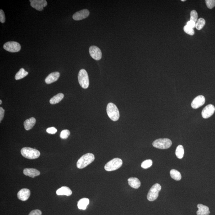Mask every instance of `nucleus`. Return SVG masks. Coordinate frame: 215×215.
<instances>
[{"instance_id": "f257e3e1", "label": "nucleus", "mask_w": 215, "mask_h": 215, "mask_svg": "<svg viewBox=\"0 0 215 215\" xmlns=\"http://www.w3.org/2000/svg\"><path fill=\"white\" fill-rule=\"evenodd\" d=\"M95 157L91 153H88L83 155L78 160L76 163L78 168L82 169L92 163L95 160Z\"/></svg>"}, {"instance_id": "f03ea898", "label": "nucleus", "mask_w": 215, "mask_h": 215, "mask_svg": "<svg viewBox=\"0 0 215 215\" xmlns=\"http://www.w3.org/2000/svg\"><path fill=\"white\" fill-rule=\"evenodd\" d=\"M22 155L28 159H34L40 156V153L36 149L29 147L23 148L21 150Z\"/></svg>"}, {"instance_id": "7ed1b4c3", "label": "nucleus", "mask_w": 215, "mask_h": 215, "mask_svg": "<svg viewBox=\"0 0 215 215\" xmlns=\"http://www.w3.org/2000/svg\"><path fill=\"white\" fill-rule=\"evenodd\" d=\"M107 111L109 117L112 121H116L119 118V112L116 105L112 103H108L107 107Z\"/></svg>"}, {"instance_id": "20e7f679", "label": "nucleus", "mask_w": 215, "mask_h": 215, "mask_svg": "<svg viewBox=\"0 0 215 215\" xmlns=\"http://www.w3.org/2000/svg\"><path fill=\"white\" fill-rule=\"evenodd\" d=\"M79 83L83 88L87 89L89 87V80L88 73L84 69L80 70L78 75Z\"/></svg>"}, {"instance_id": "39448f33", "label": "nucleus", "mask_w": 215, "mask_h": 215, "mask_svg": "<svg viewBox=\"0 0 215 215\" xmlns=\"http://www.w3.org/2000/svg\"><path fill=\"white\" fill-rule=\"evenodd\" d=\"M122 163L123 162L120 158H114L106 164L104 169L107 171H114L119 168L122 166Z\"/></svg>"}, {"instance_id": "423d86ee", "label": "nucleus", "mask_w": 215, "mask_h": 215, "mask_svg": "<svg viewBox=\"0 0 215 215\" xmlns=\"http://www.w3.org/2000/svg\"><path fill=\"white\" fill-rule=\"evenodd\" d=\"M172 144L171 141L167 138L156 139L153 143V146L154 147L162 150L169 148Z\"/></svg>"}, {"instance_id": "0eeeda50", "label": "nucleus", "mask_w": 215, "mask_h": 215, "mask_svg": "<svg viewBox=\"0 0 215 215\" xmlns=\"http://www.w3.org/2000/svg\"><path fill=\"white\" fill-rule=\"evenodd\" d=\"M161 189V187L159 184L157 183L153 185L148 193V200L150 201H154L157 199L158 196V193Z\"/></svg>"}, {"instance_id": "6e6552de", "label": "nucleus", "mask_w": 215, "mask_h": 215, "mask_svg": "<svg viewBox=\"0 0 215 215\" xmlns=\"http://www.w3.org/2000/svg\"><path fill=\"white\" fill-rule=\"evenodd\" d=\"M4 49L8 52L14 53L18 52L21 49V45L19 43L16 41H8L5 43L3 46Z\"/></svg>"}, {"instance_id": "1a4fd4ad", "label": "nucleus", "mask_w": 215, "mask_h": 215, "mask_svg": "<svg viewBox=\"0 0 215 215\" xmlns=\"http://www.w3.org/2000/svg\"><path fill=\"white\" fill-rule=\"evenodd\" d=\"M29 1L31 6L39 11L42 10L46 6L48 5L45 0H31Z\"/></svg>"}, {"instance_id": "9d476101", "label": "nucleus", "mask_w": 215, "mask_h": 215, "mask_svg": "<svg viewBox=\"0 0 215 215\" xmlns=\"http://www.w3.org/2000/svg\"><path fill=\"white\" fill-rule=\"evenodd\" d=\"M89 52L91 57L94 60L98 61L101 59L102 56L101 51L98 47L94 45L90 47Z\"/></svg>"}, {"instance_id": "9b49d317", "label": "nucleus", "mask_w": 215, "mask_h": 215, "mask_svg": "<svg viewBox=\"0 0 215 215\" xmlns=\"http://www.w3.org/2000/svg\"><path fill=\"white\" fill-rule=\"evenodd\" d=\"M215 111L214 106L212 104H209L203 109L201 115L203 118L206 119L211 116L214 114Z\"/></svg>"}, {"instance_id": "f8f14e48", "label": "nucleus", "mask_w": 215, "mask_h": 215, "mask_svg": "<svg viewBox=\"0 0 215 215\" xmlns=\"http://www.w3.org/2000/svg\"><path fill=\"white\" fill-rule=\"evenodd\" d=\"M89 14V11L87 9H83L75 13L72 16V18L75 21H80L87 18Z\"/></svg>"}, {"instance_id": "ddd939ff", "label": "nucleus", "mask_w": 215, "mask_h": 215, "mask_svg": "<svg viewBox=\"0 0 215 215\" xmlns=\"http://www.w3.org/2000/svg\"><path fill=\"white\" fill-rule=\"evenodd\" d=\"M205 102V97L202 95H199L194 99L191 103V106L193 108L197 109L203 105Z\"/></svg>"}, {"instance_id": "4468645a", "label": "nucleus", "mask_w": 215, "mask_h": 215, "mask_svg": "<svg viewBox=\"0 0 215 215\" xmlns=\"http://www.w3.org/2000/svg\"><path fill=\"white\" fill-rule=\"evenodd\" d=\"M30 195V191L29 189H23L17 194V197L21 201H25L29 198Z\"/></svg>"}, {"instance_id": "2eb2a0df", "label": "nucleus", "mask_w": 215, "mask_h": 215, "mask_svg": "<svg viewBox=\"0 0 215 215\" xmlns=\"http://www.w3.org/2000/svg\"><path fill=\"white\" fill-rule=\"evenodd\" d=\"M60 76V72H52L45 79V82L47 84H50L51 83L57 81Z\"/></svg>"}, {"instance_id": "dca6fc26", "label": "nucleus", "mask_w": 215, "mask_h": 215, "mask_svg": "<svg viewBox=\"0 0 215 215\" xmlns=\"http://www.w3.org/2000/svg\"><path fill=\"white\" fill-rule=\"evenodd\" d=\"M23 173L25 176H29L32 178H34L40 175V173L37 169L33 168H25L23 170Z\"/></svg>"}, {"instance_id": "f3484780", "label": "nucleus", "mask_w": 215, "mask_h": 215, "mask_svg": "<svg viewBox=\"0 0 215 215\" xmlns=\"http://www.w3.org/2000/svg\"><path fill=\"white\" fill-rule=\"evenodd\" d=\"M197 207L198 209L197 212V215H209L210 213L209 208L206 205L198 204H197Z\"/></svg>"}, {"instance_id": "a211bd4d", "label": "nucleus", "mask_w": 215, "mask_h": 215, "mask_svg": "<svg viewBox=\"0 0 215 215\" xmlns=\"http://www.w3.org/2000/svg\"><path fill=\"white\" fill-rule=\"evenodd\" d=\"M58 195L70 196L72 194V190L67 186H62L56 191Z\"/></svg>"}, {"instance_id": "6ab92c4d", "label": "nucleus", "mask_w": 215, "mask_h": 215, "mask_svg": "<svg viewBox=\"0 0 215 215\" xmlns=\"http://www.w3.org/2000/svg\"><path fill=\"white\" fill-rule=\"evenodd\" d=\"M36 119L33 117L27 119L24 122V125L25 130H29L31 129L35 124Z\"/></svg>"}, {"instance_id": "aec40b11", "label": "nucleus", "mask_w": 215, "mask_h": 215, "mask_svg": "<svg viewBox=\"0 0 215 215\" xmlns=\"http://www.w3.org/2000/svg\"><path fill=\"white\" fill-rule=\"evenodd\" d=\"M129 185L131 187L135 189H138L141 186V182L137 178L131 177L128 179Z\"/></svg>"}, {"instance_id": "412c9836", "label": "nucleus", "mask_w": 215, "mask_h": 215, "mask_svg": "<svg viewBox=\"0 0 215 215\" xmlns=\"http://www.w3.org/2000/svg\"><path fill=\"white\" fill-rule=\"evenodd\" d=\"M89 203V200L88 198H82L78 202V208L79 209L85 210Z\"/></svg>"}, {"instance_id": "4be33fe9", "label": "nucleus", "mask_w": 215, "mask_h": 215, "mask_svg": "<svg viewBox=\"0 0 215 215\" xmlns=\"http://www.w3.org/2000/svg\"><path fill=\"white\" fill-rule=\"evenodd\" d=\"M64 95L62 93H59L55 95L49 100L51 104H55L60 103L64 99Z\"/></svg>"}, {"instance_id": "5701e85b", "label": "nucleus", "mask_w": 215, "mask_h": 215, "mask_svg": "<svg viewBox=\"0 0 215 215\" xmlns=\"http://www.w3.org/2000/svg\"><path fill=\"white\" fill-rule=\"evenodd\" d=\"M170 173L171 178L175 181H179L182 178L181 173L175 169H172L170 170Z\"/></svg>"}, {"instance_id": "b1692460", "label": "nucleus", "mask_w": 215, "mask_h": 215, "mask_svg": "<svg viewBox=\"0 0 215 215\" xmlns=\"http://www.w3.org/2000/svg\"><path fill=\"white\" fill-rule=\"evenodd\" d=\"M29 72H26L23 68H21L19 71L17 72L15 76L16 80H18L23 78L28 75Z\"/></svg>"}, {"instance_id": "393cba45", "label": "nucleus", "mask_w": 215, "mask_h": 215, "mask_svg": "<svg viewBox=\"0 0 215 215\" xmlns=\"http://www.w3.org/2000/svg\"><path fill=\"white\" fill-rule=\"evenodd\" d=\"M175 154L177 158L179 159H182L183 158L184 149L182 145H179L177 146Z\"/></svg>"}, {"instance_id": "a878e982", "label": "nucleus", "mask_w": 215, "mask_h": 215, "mask_svg": "<svg viewBox=\"0 0 215 215\" xmlns=\"http://www.w3.org/2000/svg\"><path fill=\"white\" fill-rule=\"evenodd\" d=\"M205 20L203 18H200L197 20V23L196 24V28L198 30H201L205 25Z\"/></svg>"}, {"instance_id": "bb28decb", "label": "nucleus", "mask_w": 215, "mask_h": 215, "mask_svg": "<svg viewBox=\"0 0 215 215\" xmlns=\"http://www.w3.org/2000/svg\"><path fill=\"white\" fill-rule=\"evenodd\" d=\"M153 164V161L150 159L146 160L143 161L141 164V166L143 169H146L150 168Z\"/></svg>"}, {"instance_id": "cd10ccee", "label": "nucleus", "mask_w": 215, "mask_h": 215, "mask_svg": "<svg viewBox=\"0 0 215 215\" xmlns=\"http://www.w3.org/2000/svg\"><path fill=\"white\" fill-rule=\"evenodd\" d=\"M70 134V132L68 130H64L61 131L60 133V137L61 139H66L68 138Z\"/></svg>"}, {"instance_id": "c85d7f7f", "label": "nucleus", "mask_w": 215, "mask_h": 215, "mask_svg": "<svg viewBox=\"0 0 215 215\" xmlns=\"http://www.w3.org/2000/svg\"><path fill=\"white\" fill-rule=\"evenodd\" d=\"M197 13L196 10H192L190 13V21L194 22H197Z\"/></svg>"}, {"instance_id": "c756f323", "label": "nucleus", "mask_w": 215, "mask_h": 215, "mask_svg": "<svg viewBox=\"0 0 215 215\" xmlns=\"http://www.w3.org/2000/svg\"><path fill=\"white\" fill-rule=\"evenodd\" d=\"M184 30L187 34L193 36L194 34V31L193 29L187 25H185L184 27Z\"/></svg>"}, {"instance_id": "7c9ffc66", "label": "nucleus", "mask_w": 215, "mask_h": 215, "mask_svg": "<svg viewBox=\"0 0 215 215\" xmlns=\"http://www.w3.org/2000/svg\"><path fill=\"white\" fill-rule=\"evenodd\" d=\"M205 3L208 9H212L215 6V0H206Z\"/></svg>"}, {"instance_id": "2f4dec72", "label": "nucleus", "mask_w": 215, "mask_h": 215, "mask_svg": "<svg viewBox=\"0 0 215 215\" xmlns=\"http://www.w3.org/2000/svg\"><path fill=\"white\" fill-rule=\"evenodd\" d=\"M5 21V17L3 10L1 9L0 10V22L2 23H4Z\"/></svg>"}, {"instance_id": "473e14b6", "label": "nucleus", "mask_w": 215, "mask_h": 215, "mask_svg": "<svg viewBox=\"0 0 215 215\" xmlns=\"http://www.w3.org/2000/svg\"><path fill=\"white\" fill-rule=\"evenodd\" d=\"M46 131L49 134H55L57 132V130L55 127H51L46 130Z\"/></svg>"}, {"instance_id": "72a5a7b5", "label": "nucleus", "mask_w": 215, "mask_h": 215, "mask_svg": "<svg viewBox=\"0 0 215 215\" xmlns=\"http://www.w3.org/2000/svg\"><path fill=\"white\" fill-rule=\"evenodd\" d=\"M42 212L39 209L32 210L29 215H41Z\"/></svg>"}, {"instance_id": "f704fd0d", "label": "nucleus", "mask_w": 215, "mask_h": 215, "mask_svg": "<svg viewBox=\"0 0 215 215\" xmlns=\"http://www.w3.org/2000/svg\"><path fill=\"white\" fill-rule=\"evenodd\" d=\"M5 115V110L2 107H0V122L2 120Z\"/></svg>"}, {"instance_id": "c9c22d12", "label": "nucleus", "mask_w": 215, "mask_h": 215, "mask_svg": "<svg viewBox=\"0 0 215 215\" xmlns=\"http://www.w3.org/2000/svg\"><path fill=\"white\" fill-rule=\"evenodd\" d=\"M186 25L193 29V28H194L196 26V23L194 22L193 21H190L187 22Z\"/></svg>"}, {"instance_id": "e433bc0d", "label": "nucleus", "mask_w": 215, "mask_h": 215, "mask_svg": "<svg viewBox=\"0 0 215 215\" xmlns=\"http://www.w3.org/2000/svg\"><path fill=\"white\" fill-rule=\"evenodd\" d=\"M2 100H0V104H2Z\"/></svg>"}, {"instance_id": "4c0bfd02", "label": "nucleus", "mask_w": 215, "mask_h": 215, "mask_svg": "<svg viewBox=\"0 0 215 215\" xmlns=\"http://www.w3.org/2000/svg\"><path fill=\"white\" fill-rule=\"evenodd\" d=\"M181 1H182V2H185V1H185V0H182Z\"/></svg>"}]
</instances>
